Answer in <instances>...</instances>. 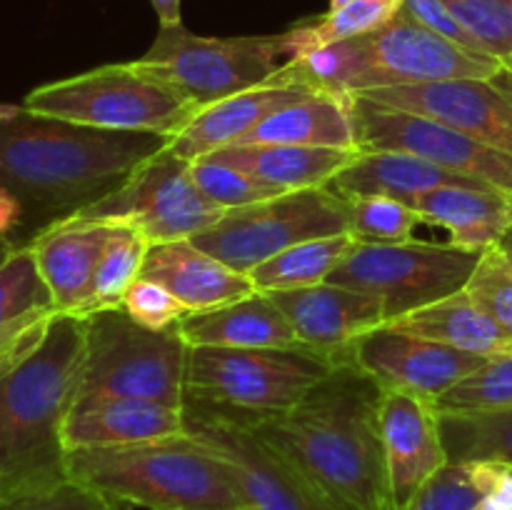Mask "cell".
I'll use <instances>...</instances> for the list:
<instances>
[{
	"mask_svg": "<svg viewBox=\"0 0 512 510\" xmlns=\"http://www.w3.org/2000/svg\"><path fill=\"white\" fill-rule=\"evenodd\" d=\"M190 173H193L195 185L223 210L243 208V205H253L260 203V200L275 198V195L290 193V190H280L275 185L263 183V180L253 178L243 170L205 158L195 160L190 165Z\"/></svg>",
	"mask_w": 512,
	"mask_h": 510,
	"instance_id": "cell-37",
	"label": "cell"
},
{
	"mask_svg": "<svg viewBox=\"0 0 512 510\" xmlns=\"http://www.w3.org/2000/svg\"><path fill=\"white\" fill-rule=\"evenodd\" d=\"M493 80L500 85V88H503V93L512 100V75L508 73V70H503V73H500L498 78H493Z\"/></svg>",
	"mask_w": 512,
	"mask_h": 510,
	"instance_id": "cell-48",
	"label": "cell"
},
{
	"mask_svg": "<svg viewBox=\"0 0 512 510\" xmlns=\"http://www.w3.org/2000/svg\"><path fill=\"white\" fill-rule=\"evenodd\" d=\"M38 310H58L28 243H15L0 260V325Z\"/></svg>",
	"mask_w": 512,
	"mask_h": 510,
	"instance_id": "cell-34",
	"label": "cell"
},
{
	"mask_svg": "<svg viewBox=\"0 0 512 510\" xmlns=\"http://www.w3.org/2000/svg\"><path fill=\"white\" fill-rule=\"evenodd\" d=\"M0 510H118L110 500L75 480L55 485L48 490L15 495V498L0 500Z\"/></svg>",
	"mask_w": 512,
	"mask_h": 510,
	"instance_id": "cell-42",
	"label": "cell"
},
{
	"mask_svg": "<svg viewBox=\"0 0 512 510\" xmlns=\"http://www.w3.org/2000/svg\"><path fill=\"white\" fill-rule=\"evenodd\" d=\"M348 3H353V0H330V10H338Z\"/></svg>",
	"mask_w": 512,
	"mask_h": 510,
	"instance_id": "cell-51",
	"label": "cell"
},
{
	"mask_svg": "<svg viewBox=\"0 0 512 510\" xmlns=\"http://www.w3.org/2000/svg\"><path fill=\"white\" fill-rule=\"evenodd\" d=\"M340 233H348V200L328 188H310L225 210L210 228L190 240L248 275L293 245Z\"/></svg>",
	"mask_w": 512,
	"mask_h": 510,
	"instance_id": "cell-12",
	"label": "cell"
},
{
	"mask_svg": "<svg viewBox=\"0 0 512 510\" xmlns=\"http://www.w3.org/2000/svg\"><path fill=\"white\" fill-rule=\"evenodd\" d=\"M335 365L313 348H190L185 398L270 418L295 408Z\"/></svg>",
	"mask_w": 512,
	"mask_h": 510,
	"instance_id": "cell-8",
	"label": "cell"
},
{
	"mask_svg": "<svg viewBox=\"0 0 512 510\" xmlns=\"http://www.w3.org/2000/svg\"><path fill=\"white\" fill-rule=\"evenodd\" d=\"M168 145L158 133H120L43 118L15 105L0 120V188L23 205L30 238L53 220L113 193Z\"/></svg>",
	"mask_w": 512,
	"mask_h": 510,
	"instance_id": "cell-1",
	"label": "cell"
},
{
	"mask_svg": "<svg viewBox=\"0 0 512 510\" xmlns=\"http://www.w3.org/2000/svg\"><path fill=\"white\" fill-rule=\"evenodd\" d=\"M475 510H512V508L510 505L500 503V500H495V498H483L478 505H475Z\"/></svg>",
	"mask_w": 512,
	"mask_h": 510,
	"instance_id": "cell-47",
	"label": "cell"
},
{
	"mask_svg": "<svg viewBox=\"0 0 512 510\" xmlns=\"http://www.w3.org/2000/svg\"><path fill=\"white\" fill-rule=\"evenodd\" d=\"M465 293L512 335V268L505 263L498 248H488L480 255L478 268L470 275Z\"/></svg>",
	"mask_w": 512,
	"mask_h": 510,
	"instance_id": "cell-39",
	"label": "cell"
},
{
	"mask_svg": "<svg viewBox=\"0 0 512 510\" xmlns=\"http://www.w3.org/2000/svg\"><path fill=\"white\" fill-rule=\"evenodd\" d=\"M85 363L78 398L123 395L183 410L190 345L178 325L153 330L123 308L85 315Z\"/></svg>",
	"mask_w": 512,
	"mask_h": 510,
	"instance_id": "cell-7",
	"label": "cell"
},
{
	"mask_svg": "<svg viewBox=\"0 0 512 510\" xmlns=\"http://www.w3.org/2000/svg\"><path fill=\"white\" fill-rule=\"evenodd\" d=\"M110 233V220L65 215L38 230L33 238L20 240L33 248L35 263L60 315L78 318L88 305Z\"/></svg>",
	"mask_w": 512,
	"mask_h": 510,
	"instance_id": "cell-19",
	"label": "cell"
},
{
	"mask_svg": "<svg viewBox=\"0 0 512 510\" xmlns=\"http://www.w3.org/2000/svg\"><path fill=\"white\" fill-rule=\"evenodd\" d=\"M120 308H123L135 323L153 330L175 328L180 320L190 315V310L185 308L183 303H178L163 285L145 278H138L130 285Z\"/></svg>",
	"mask_w": 512,
	"mask_h": 510,
	"instance_id": "cell-40",
	"label": "cell"
},
{
	"mask_svg": "<svg viewBox=\"0 0 512 510\" xmlns=\"http://www.w3.org/2000/svg\"><path fill=\"white\" fill-rule=\"evenodd\" d=\"M383 390L348 363L313 385L295 408L253 418V428L315 483L353 510H395L380 433Z\"/></svg>",
	"mask_w": 512,
	"mask_h": 510,
	"instance_id": "cell-2",
	"label": "cell"
},
{
	"mask_svg": "<svg viewBox=\"0 0 512 510\" xmlns=\"http://www.w3.org/2000/svg\"><path fill=\"white\" fill-rule=\"evenodd\" d=\"M505 70H508V73L512 75V55H510L508 60H505Z\"/></svg>",
	"mask_w": 512,
	"mask_h": 510,
	"instance_id": "cell-52",
	"label": "cell"
},
{
	"mask_svg": "<svg viewBox=\"0 0 512 510\" xmlns=\"http://www.w3.org/2000/svg\"><path fill=\"white\" fill-rule=\"evenodd\" d=\"M250 143H283V145H315V148H348L355 145V125L350 113V95L320 93L308 95L300 103L288 105L280 113L250 130L235 145Z\"/></svg>",
	"mask_w": 512,
	"mask_h": 510,
	"instance_id": "cell-28",
	"label": "cell"
},
{
	"mask_svg": "<svg viewBox=\"0 0 512 510\" xmlns=\"http://www.w3.org/2000/svg\"><path fill=\"white\" fill-rule=\"evenodd\" d=\"M10 245H13V240H0V260L5 258V253L10 250Z\"/></svg>",
	"mask_w": 512,
	"mask_h": 510,
	"instance_id": "cell-49",
	"label": "cell"
},
{
	"mask_svg": "<svg viewBox=\"0 0 512 510\" xmlns=\"http://www.w3.org/2000/svg\"><path fill=\"white\" fill-rule=\"evenodd\" d=\"M443 443L450 463L512 465V410L505 413H440Z\"/></svg>",
	"mask_w": 512,
	"mask_h": 510,
	"instance_id": "cell-31",
	"label": "cell"
},
{
	"mask_svg": "<svg viewBox=\"0 0 512 510\" xmlns=\"http://www.w3.org/2000/svg\"><path fill=\"white\" fill-rule=\"evenodd\" d=\"M353 243L355 240L348 233L305 240L273 255L248 275L258 293H278V290H298L328 283L330 273L348 255Z\"/></svg>",
	"mask_w": 512,
	"mask_h": 510,
	"instance_id": "cell-29",
	"label": "cell"
},
{
	"mask_svg": "<svg viewBox=\"0 0 512 510\" xmlns=\"http://www.w3.org/2000/svg\"><path fill=\"white\" fill-rule=\"evenodd\" d=\"M475 250L453 243H353L328 283L360 290L383 303L385 323L460 293L478 268Z\"/></svg>",
	"mask_w": 512,
	"mask_h": 510,
	"instance_id": "cell-11",
	"label": "cell"
},
{
	"mask_svg": "<svg viewBox=\"0 0 512 510\" xmlns=\"http://www.w3.org/2000/svg\"><path fill=\"white\" fill-rule=\"evenodd\" d=\"M313 93H320V88L308 78L303 65L288 60L268 83L200 108L190 123L168 140V148L180 158L195 163L215 150L235 145L270 115L300 103Z\"/></svg>",
	"mask_w": 512,
	"mask_h": 510,
	"instance_id": "cell-17",
	"label": "cell"
},
{
	"mask_svg": "<svg viewBox=\"0 0 512 510\" xmlns=\"http://www.w3.org/2000/svg\"><path fill=\"white\" fill-rule=\"evenodd\" d=\"M358 150L348 148H315V145H283V143H250L228 145L205 160L230 165L263 183L280 190L325 188Z\"/></svg>",
	"mask_w": 512,
	"mask_h": 510,
	"instance_id": "cell-26",
	"label": "cell"
},
{
	"mask_svg": "<svg viewBox=\"0 0 512 510\" xmlns=\"http://www.w3.org/2000/svg\"><path fill=\"white\" fill-rule=\"evenodd\" d=\"M473 183H480V180L450 173L418 155L395 153V150H358L353 160L325 188L343 200L390 198L413 205L420 195L430 190Z\"/></svg>",
	"mask_w": 512,
	"mask_h": 510,
	"instance_id": "cell-23",
	"label": "cell"
},
{
	"mask_svg": "<svg viewBox=\"0 0 512 510\" xmlns=\"http://www.w3.org/2000/svg\"><path fill=\"white\" fill-rule=\"evenodd\" d=\"M485 53L505 63L512 55V0H443Z\"/></svg>",
	"mask_w": 512,
	"mask_h": 510,
	"instance_id": "cell-38",
	"label": "cell"
},
{
	"mask_svg": "<svg viewBox=\"0 0 512 510\" xmlns=\"http://www.w3.org/2000/svg\"><path fill=\"white\" fill-rule=\"evenodd\" d=\"M385 325L483 358L512 355V335L500 328L465 290Z\"/></svg>",
	"mask_w": 512,
	"mask_h": 510,
	"instance_id": "cell-27",
	"label": "cell"
},
{
	"mask_svg": "<svg viewBox=\"0 0 512 510\" xmlns=\"http://www.w3.org/2000/svg\"><path fill=\"white\" fill-rule=\"evenodd\" d=\"M185 435L183 410L123 395H83L65 415V450L120 448Z\"/></svg>",
	"mask_w": 512,
	"mask_h": 510,
	"instance_id": "cell-21",
	"label": "cell"
},
{
	"mask_svg": "<svg viewBox=\"0 0 512 510\" xmlns=\"http://www.w3.org/2000/svg\"><path fill=\"white\" fill-rule=\"evenodd\" d=\"M178 330L190 348H305L265 293L190 313Z\"/></svg>",
	"mask_w": 512,
	"mask_h": 510,
	"instance_id": "cell-24",
	"label": "cell"
},
{
	"mask_svg": "<svg viewBox=\"0 0 512 510\" xmlns=\"http://www.w3.org/2000/svg\"><path fill=\"white\" fill-rule=\"evenodd\" d=\"M490 460L475 463H448L440 468L403 510H475L493 488Z\"/></svg>",
	"mask_w": 512,
	"mask_h": 510,
	"instance_id": "cell-33",
	"label": "cell"
},
{
	"mask_svg": "<svg viewBox=\"0 0 512 510\" xmlns=\"http://www.w3.org/2000/svg\"><path fill=\"white\" fill-rule=\"evenodd\" d=\"M68 475L115 508L250 510L233 465L188 433L120 448L68 450Z\"/></svg>",
	"mask_w": 512,
	"mask_h": 510,
	"instance_id": "cell-4",
	"label": "cell"
},
{
	"mask_svg": "<svg viewBox=\"0 0 512 510\" xmlns=\"http://www.w3.org/2000/svg\"><path fill=\"white\" fill-rule=\"evenodd\" d=\"M190 160L165 145L138 165L113 193L73 215L88 220L125 223L150 245L190 240L225 213L195 185Z\"/></svg>",
	"mask_w": 512,
	"mask_h": 510,
	"instance_id": "cell-13",
	"label": "cell"
},
{
	"mask_svg": "<svg viewBox=\"0 0 512 510\" xmlns=\"http://www.w3.org/2000/svg\"><path fill=\"white\" fill-rule=\"evenodd\" d=\"M425 223L440 225L458 248L485 253L512 223V195L485 183L445 185L420 195L413 205Z\"/></svg>",
	"mask_w": 512,
	"mask_h": 510,
	"instance_id": "cell-25",
	"label": "cell"
},
{
	"mask_svg": "<svg viewBox=\"0 0 512 510\" xmlns=\"http://www.w3.org/2000/svg\"><path fill=\"white\" fill-rule=\"evenodd\" d=\"M440 413H505L512 410V355L488 358L475 373L438 398Z\"/></svg>",
	"mask_w": 512,
	"mask_h": 510,
	"instance_id": "cell-35",
	"label": "cell"
},
{
	"mask_svg": "<svg viewBox=\"0 0 512 510\" xmlns=\"http://www.w3.org/2000/svg\"><path fill=\"white\" fill-rule=\"evenodd\" d=\"M155 15L160 20V28L170 25H183V0H150Z\"/></svg>",
	"mask_w": 512,
	"mask_h": 510,
	"instance_id": "cell-45",
	"label": "cell"
},
{
	"mask_svg": "<svg viewBox=\"0 0 512 510\" xmlns=\"http://www.w3.org/2000/svg\"><path fill=\"white\" fill-rule=\"evenodd\" d=\"M18 228H23V205L13 193L0 188V240H10Z\"/></svg>",
	"mask_w": 512,
	"mask_h": 510,
	"instance_id": "cell-44",
	"label": "cell"
},
{
	"mask_svg": "<svg viewBox=\"0 0 512 510\" xmlns=\"http://www.w3.org/2000/svg\"><path fill=\"white\" fill-rule=\"evenodd\" d=\"M83 363L85 320L58 315L43 343L0 380V500L70 480L63 425Z\"/></svg>",
	"mask_w": 512,
	"mask_h": 510,
	"instance_id": "cell-3",
	"label": "cell"
},
{
	"mask_svg": "<svg viewBox=\"0 0 512 510\" xmlns=\"http://www.w3.org/2000/svg\"><path fill=\"white\" fill-rule=\"evenodd\" d=\"M288 60L285 33L205 38L185 25H170L158 30L148 53L133 63L205 108L268 83Z\"/></svg>",
	"mask_w": 512,
	"mask_h": 510,
	"instance_id": "cell-9",
	"label": "cell"
},
{
	"mask_svg": "<svg viewBox=\"0 0 512 510\" xmlns=\"http://www.w3.org/2000/svg\"><path fill=\"white\" fill-rule=\"evenodd\" d=\"M58 315V310H38L0 325V380L13 373L43 343Z\"/></svg>",
	"mask_w": 512,
	"mask_h": 510,
	"instance_id": "cell-41",
	"label": "cell"
},
{
	"mask_svg": "<svg viewBox=\"0 0 512 510\" xmlns=\"http://www.w3.org/2000/svg\"><path fill=\"white\" fill-rule=\"evenodd\" d=\"M493 248H498V253L503 255L505 263H508L512 268V223L508 225V228H505V233L500 235V240L493 245Z\"/></svg>",
	"mask_w": 512,
	"mask_h": 510,
	"instance_id": "cell-46",
	"label": "cell"
},
{
	"mask_svg": "<svg viewBox=\"0 0 512 510\" xmlns=\"http://www.w3.org/2000/svg\"><path fill=\"white\" fill-rule=\"evenodd\" d=\"M423 215L390 198L348 200V235L360 245H400L413 240Z\"/></svg>",
	"mask_w": 512,
	"mask_h": 510,
	"instance_id": "cell-36",
	"label": "cell"
},
{
	"mask_svg": "<svg viewBox=\"0 0 512 510\" xmlns=\"http://www.w3.org/2000/svg\"><path fill=\"white\" fill-rule=\"evenodd\" d=\"M358 98L423 115L512 155V100L495 80L455 78L368 90Z\"/></svg>",
	"mask_w": 512,
	"mask_h": 510,
	"instance_id": "cell-16",
	"label": "cell"
},
{
	"mask_svg": "<svg viewBox=\"0 0 512 510\" xmlns=\"http://www.w3.org/2000/svg\"><path fill=\"white\" fill-rule=\"evenodd\" d=\"M140 278L163 285L190 313L235 303L258 293L250 275L213 258L193 240L153 243L145 253Z\"/></svg>",
	"mask_w": 512,
	"mask_h": 510,
	"instance_id": "cell-22",
	"label": "cell"
},
{
	"mask_svg": "<svg viewBox=\"0 0 512 510\" xmlns=\"http://www.w3.org/2000/svg\"><path fill=\"white\" fill-rule=\"evenodd\" d=\"M148 248L150 243L138 230L125 223H113V233H110L108 245H105L98 275H95L93 293H90L88 305H85L78 318H85V315L98 313V310L105 308H120L130 285L140 278Z\"/></svg>",
	"mask_w": 512,
	"mask_h": 510,
	"instance_id": "cell-32",
	"label": "cell"
},
{
	"mask_svg": "<svg viewBox=\"0 0 512 510\" xmlns=\"http://www.w3.org/2000/svg\"><path fill=\"white\" fill-rule=\"evenodd\" d=\"M358 150H395L418 155L463 178L480 180L512 195V155L423 115L390 110L350 95Z\"/></svg>",
	"mask_w": 512,
	"mask_h": 510,
	"instance_id": "cell-14",
	"label": "cell"
},
{
	"mask_svg": "<svg viewBox=\"0 0 512 510\" xmlns=\"http://www.w3.org/2000/svg\"><path fill=\"white\" fill-rule=\"evenodd\" d=\"M400 10H403L408 18H413L415 23L425 25L428 30L438 33L440 38L450 40V43L455 45H463V48L468 50L485 53V50L475 43L473 35H470L468 30L458 23V18L450 13L448 5H445L443 0H405Z\"/></svg>",
	"mask_w": 512,
	"mask_h": 510,
	"instance_id": "cell-43",
	"label": "cell"
},
{
	"mask_svg": "<svg viewBox=\"0 0 512 510\" xmlns=\"http://www.w3.org/2000/svg\"><path fill=\"white\" fill-rule=\"evenodd\" d=\"M13 110H15V105H0V120L8 118V115L13 113Z\"/></svg>",
	"mask_w": 512,
	"mask_h": 510,
	"instance_id": "cell-50",
	"label": "cell"
},
{
	"mask_svg": "<svg viewBox=\"0 0 512 510\" xmlns=\"http://www.w3.org/2000/svg\"><path fill=\"white\" fill-rule=\"evenodd\" d=\"M305 348L338 358L353 340L385 325V310L378 298L345 285L320 283L298 290L265 293Z\"/></svg>",
	"mask_w": 512,
	"mask_h": 510,
	"instance_id": "cell-20",
	"label": "cell"
},
{
	"mask_svg": "<svg viewBox=\"0 0 512 510\" xmlns=\"http://www.w3.org/2000/svg\"><path fill=\"white\" fill-rule=\"evenodd\" d=\"M20 105L28 113L83 128L158 133L168 140L200 110L168 83L135 68L133 60L38 85Z\"/></svg>",
	"mask_w": 512,
	"mask_h": 510,
	"instance_id": "cell-6",
	"label": "cell"
},
{
	"mask_svg": "<svg viewBox=\"0 0 512 510\" xmlns=\"http://www.w3.org/2000/svg\"><path fill=\"white\" fill-rule=\"evenodd\" d=\"M380 433L395 510H403L410 498L450 463L440 428L438 400L408 390H383Z\"/></svg>",
	"mask_w": 512,
	"mask_h": 510,
	"instance_id": "cell-18",
	"label": "cell"
},
{
	"mask_svg": "<svg viewBox=\"0 0 512 510\" xmlns=\"http://www.w3.org/2000/svg\"><path fill=\"white\" fill-rule=\"evenodd\" d=\"M295 63L303 65L320 90L338 95L430 80H493L505 70V63L495 55L450 43L403 10L373 33L330 45Z\"/></svg>",
	"mask_w": 512,
	"mask_h": 510,
	"instance_id": "cell-5",
	"label": "cell"
},
{
	"mask_svg": "<svg viewBox=\"0 0 512 510\" xmlns=\"http://www.w3.org/2000/svg\"><path fill=\"white\" fill-rule=\"evenodd\" d=\"M405 0H353L338 10H328L318 20L300 23L285 33L290 60H303L330 45L360 38L388 25Z\"/></svg>",
	"mask_w": 512,
	"mask_h": 510,
	"instance_id": "cell-30",
	"label": "cell"
},
{
	"mask_svg": "<svg viewBox=\"0 0 512 510\" xmlns=\"http://www.w3.org/2000/svg\"><path fill=\"white\" fill-rule=\"evenodd\" d=\"M183 420L190 438L233 465L250 510H353L268 443L245 413L185 398Z\"/></svg>",
	"mask_w": 512,
	"mask_h": 510,
	"instance_id": "cell-10",
	"label": "cell"
},
{
	"mask_svg": "<svg viewBox=\"0 0 512 510\" xmlns=\"http://www.w3.org/2000/svg\"><path fill=\"white\" fill-rule=\"evenodd\" d=\"M335 363L353 365L383 390H408L438 400L488 358L380 325L353 340Z\"/></svg>",
	"mask_w": 512,
	"mask_h": 510,
	"instance_id": "cell-15",
	"label": "cell"
}]
</instances>
